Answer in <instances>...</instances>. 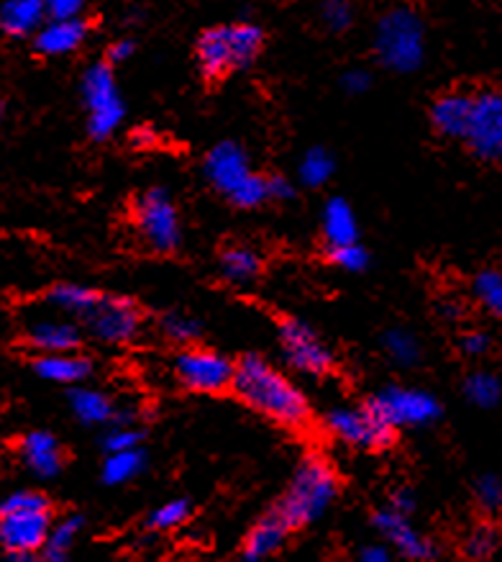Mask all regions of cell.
<instances>
[{
	"instance_id": "cell-1",
	"label": "cell",
	"mask_w": 502,
	"mask_h": 562,
	"mask_svg": "<svg viewBox=\"0 0 502 562\" xmlns=\"http://www.w3.org/2000/svg\"><path fill=\"white\" fill-rule=\"evenodd\" d=\"M231 389L243 404L283 427H303L310 416L306 393L260 355H247L236 362Z\"/></svg>"
},
{
	"instance_id": "cell-2",
	"label": "cell",
	"mask_w": 502,
	"mask_h": 562,
	"mask_svg": "<svg viewBox=\"0 0 502 562\" xmlns=\"http://www.w3.org/2000/svg\"><path fill=\"white\" fill-rule=\"evenodd\" d=\"M52 527V504L42 493L19 491L0 504V547L13 562H32L47 544Z\"/></svg>"
},
{
	"instance_id": "cell-3",
	"label": "cell",
	"mask_w": 502,
	"mask_h": 562,
	"mask_svg": "<svg viewBox=\"0 0 502 562\" xmlns=\"http://www.w3.org/2000/svg\"><path fill=\"white\" fill-rule=\"evenodd\" d=\"M339 493V477L331 465L321 458H308L300 462L293 475L290 488L279 498L275 514L290 531L303 529L306 524L321 519L326 508L333 504Z\"/></svg>"
},
{
	"instance_id": "cell-4",
	"label": "cell",
	"mask_w": 502,
	"mask_h": 562,
	"mask_svg": "<svg viewBox=\"0 0 502 562\" xmlns=\"http://www.w3.org/2000/svg\"><path fill=\"white\" fill-rule=\"evenodd\" d=\"M205 178L239 209H256L264 201H270L267 178L251 172L247 149L236 142H220L208 151Z\"/></svg>"
},
{
	"instance_id": "cell-5",
	"label": "cell",
	"mask_w": 502,
	"mask_h": 562,
	"mask_svg": "<svg viewBox=\"0 0 502 562\" xmlns=\"http://www.w3.org/2000/svg\"><path fill=\"white\" fill-rule=\"evenodd\" d=\"M264 34L254 24H224L203 32L197 40V65L208 80L243 70L260 57Z\"/></svg>"
},
{
	"instance_id": "cell-6",
	"label": "cell",
	"mask_w": 502,
	"mask_h": 562,
	"mask_svg": "<svg viewBox=\"0 0 502 562\" xmlns=\"http://www.w3.org/2000/svg\"><path fill=\"white\" fill-rule=\"evenodd\" d=\"M377 59L392 72H413L423 65L425 29L413 9H392L377 21Z\"/></svg>"
},
{
	"instance_id": "cell-7",
	"label": "cell",
	"mask_w": 502,
	"mask_h": 562,
	"mask_svg": "<svg viewBox=\"0 0 502 562\" xmlns=\"http://www.w3.org/2000/svg\"><path fill=\"white\" fill-rule=\"evenodd\" d=\"M82 103L88 109V134L95 142L109 139V136L121 126L126 116L124 101H121V90L113 78L109 63L90 65L80 82Z\"/></svg>"
},
{
	"instance_id": "cell-8",
	"label": "cell",
	"mask_w": 502,
	"mask_h": 562,
	"mask_svg": "<svg viewBox=\"0 0 502 562\" xmlns=\"http://www.w3.org/2000/svg\"><path fill=\"white\" fill-rule=\"evenodd\" d=\"M134 222L139 229L141 239L147 241L149 249L159 255H170L180 247L182 226L180 214L174 209L172 195L164 188H149L136 199Z\"/></svg>"
},
{
	"instance_id": "cell-9",
	"label": "cell",
	"mask_w": 502,
	"mask_h": 562,
	"mask_svg": "<svg viewBox=\"0 0 502 562\" xmlns=\"http://www.w3.org/2000/svg\"><path fill=\"white\" fill-rule=\"evenodd\" d=\"M367 408L395 431L400 427H425L441 416L436 396L423 389H402V385H387L375 393Z\"/></svg>"
},
{
	"instance_id": "cell-10",
	"label": "cell",
	"mask_w": 502,
	"mask_h": 562,
	"mask_svg": "<svg viewBox=\"0 0 502 562\" xmlns=\"http://www.w3.org/2000/svg\"><path fill=\"white\" fill-rule=\"evenodd\" d=\"M464 142L482 162H502V90H477Z\"/></svg>"
},
{
	"instance_id": "cell-11",
	"label": "cell",
	"mask_w": 502,
	"mask_h": 562,
	"mask_svg": "<svg viewBox=\"0 0 502 562\" xmlns=\"http://www.w3.org/2000/svg\"><path fill=\"white\" fill-rule=\"evenodd\" d=\"M174 375L193 393H224L233 385L236 362L213 349H185L174 357Z\"/></svg>"
},
{
	"instance_id": "cell-12",
	"label": "cell",
	"mask_w": 502,
	"mask_h": 562,
	"mask_svg": "<svg viewBox=\"0 0 502 562\" xmlns=\"http://www.w3.org/2000/svg\"><path fill=\"white\" fill-rule=\"evenodd\" d=\"M279 347L287 364L310 378H323L333 370V355L326 341L300 318H285L279 326Z\"/></svg>"
},
{
	"instance_id": "cell-13",
	"label": "cell",
	"mask_w": 502,
	"mask_h": 562,
	"mask_svg": "<svg viewBox=\"0 0 502 562\" xmlns=\"http://www.w3.org/2000/svg\"><path fill=\"white\" fill-rule=\"evenodd\" d=\"M326 429L344 445L356 450H387L395 442V429L377 419L367 406L349 408L336 406L326 414Z\"/></svg>"
},
{
	"instance_id": "cell-14",
	"label": "cell",
	"mask_w": 502,
	"mask_h": 562,
	"mask_svg": "<svg viewBox=\"0 0 502 562\" xmlns=\"http://www.w3.org/2000/svg\"><path fill=\"white\" fill-rule=\"evenodd\" d=\"M90 331L95 334L101 341H109V345H126L132 341L136 334H139L141 316L139 308L134 306L128 299H116V295H109L98 303V308L88 316Z\"/></svg>"
},
{
	"instance_id": "cell-15",
	"label": "cell",
	"mask_w": 502,
	"mask_h": 562,
	"mask_svg": "<svg viewBox=\"0 0 502 562\" xmlns=\"http://www.w3.org/2000/svg\"><path fill=\"white\" fill-rule=\"evenodd\" d=\"M372 521H375L379 535H383L406 560L431 562L436 558V547H433L429 537H423L421 531L410 524V516H402L398 512H392L390 506H385L372 516Z\"/></svg>"
},
{
	"instance_id": "cell-16",
	"label": "cell",
	"mask_w": 502,
	"mask_h": 562,
	"mask_svg": "<svg viewBox=\"0 0 502 562\" xmlns=\"http://www.w3.org/2000/svg\"><path fill=\"white\" fill-rule=\"evenodd\" d=\"M471 98L467 90H448L431 105V124L446 139H464L471 116Z\"/></svg>"
},
{
	"instance_id": "cell-17",
	"label": "cell",
	"mask_w": 502,
	"mask_h": 562,
	"mask_svg": "<svg viewBox=\"0 0 502 562\" xmlns=\"http://www.w3.org/2000/svg\"><path fill=\"white\" fill-rule=\"evenodd\" d=\"M21 460L24 465L39 477H55L62 473L65 452L62 445L57 442L55 435L49 431H28L19 445Z\"/></svg>"
},
{
	"instance_id": "cell-18",
	"label": "cell",
	"mask_w": 502,
	"mask_h": 562,
	"mask_svg": "<svg viewBox=\"0 0 502 562\" xmlns=\"http://www.w3.org/2000/svg\"><path fill=\"white\" fill-rule=\"evenodd\" d=\"M290 529L285 527L283 519L275 512L262 516L260 521L251 527V531L241 544V562H267L279 547L285 544Z\"/></svg>"
},
{
	"instance_id": "cell-19",
	"label": "cell",
	"mask_w": 502,
	"mask_h": 562,
	"mask_svg": "<svg viewBox=\"0 0 502 562\" xmlns=\"http://www.w3.org/2000/svg\"><path fill=\"white\" fill-rule=\"evenodd\" d=\"M88 40V21L75 19V21H47L39 29V34L34 36L36 49L47 57L70 55Z\"/></svg>"
},
{
	"instance_id": "cell-20",
	"label": "cell",
	"mask_w": 502,
	"mask_h": 562,
	"mask_svg": "<svg viewBox=\"0 0 502 562\" xmlns=\"http://www.w3.org/2000/svg\"><path fill=\"white\" fill-rule=\"evenodd\" d=\"M47 24V3L42 0H9L0 5V29L9 36H32Z\"/></svg>"
},
{
	"instance_id": "cell-21",
	"label": "cell",
	"mask_w": 502,
	"mask_h": 562,
	"mask_svg": "<svg viewBox=\"0 0 502 562\" xmlns=\"http://www.w3.org/2000/svg\"><path fill=\"white\" fill-rule=\"evenodd\" d=\"M323 237L329 249L349 247L360 241V224H356L354 209L344 199H331L323 206Z\"/></svg>"
},
{
	"instance_id": "cell-22",
	"label": "cell",
	"mask_w": 502,
	"mask_h": 562,
	"mask_svg": "<svg viewBox=\"0 0 502 562\" xmlns=\"http://www.w3.org/2000/svg\"><path fill=\"white\" fill-rule=\"evenodd\" d=\"M36 375L44 378L49 383H62V385H75L82 383L93 372V362L88 357H80L75 352L67 355H39L34 362Z\"/></svg>"
},
{
	"instance_id": "cell-23",
	"label": "cell",
	"mask_w": 502,
	"mask_h": 562,
	"mask_svg": "<svg viewBox=\"0 0 502 562\" xmlns=\"http://www.w3.org/2000/svg\"><path fill=\"white\" fill-rule=\"evenodd\" d=\"M28 345L42 355H67L80 347V329L67 322H36L28 329Z\"/></svg>"
},
{
	"instance_id": "cell-24",
	"label": "cell",
	"mask_w": 502,
	"mask_h": 562,
	"mask_svg": "<svg viewBox=\"0 0 502 562\" xmlns=\"http://www.w3.org/2000/svg\"><path fill=\"white\" fill-rule=\"evenodd\" d=\"M70 408L82 424H88V427H101V424L116 419V408H113L111 398L93 389H72Z\"/></svg>"
},
{
	"instance_id": "cell-25",
	"label": "cell",
	"mask_w": 502,
	"mask_h": 562,
	"mask_svg": "<svg viewBox=\"0 0 502 562\" xmlns=\"http://www.w3.org/2000/svg\"><path fill=\"white\" fill-rule=\"evenodd\" d=\"M47 301L55 308L65 311V314L88 318L98 308V303H101V295H98L95 291H90V288H85V285L62 283V285L52 288V291L47 293Z\"/></svg>"
},
{
	"instance_id": "cell-26",
	"label": "cell",
	"mask_w": 502,
	"mask_h": 562,
	"mask_svg": "<svg viewBox=\"0 0 502 562\" xmlns=\"http://www.w3.org/2000/svg\"><path fill=\"white\" fill-rule=\"evenodd\" d=\"M218 268H220V276H224L228 283L241 285L260 276L262 257L251 247H228L226 252L220 255Z\"/></svg>"
},
{
	"instance_id": "cell-27",
	"label": "cell",
	"mask_w": 502,
	"mask_h": 562,
	"mask_svg": "<svg viewBox=\"0 0 502 562\" xmlns=\"http://www.w3.org/2000/svg\"><path fill=\"white\" fill-rule=\"evenodd\" d=\"M82 524H85V519H82L80 514H70V516H65L62 521H57L49 531L47 544H44V550L39 552L42 562H67L75 539H78V535H80Z\"/></svg>"
},
{
	"instance_id": "cell-28",
	"label": "cell",
	"mask_w": 502,
	"mask_h": 562,
	"mask_svg": "<svg viewBox=\"0 0 502 562\" xmlns=\"http://www.w3.org/2000/svg\"><path fill=\"white\" fill-rule=\"evenodd\" d=\"M464 398L477 408H494L502 401V381L490 370H475L464 378Z\"/></svg>"
},
{
	"instance_id": "cell-29",
	"label": "cell",
	"mask_w": 502,
	"mask_h": 562,
	"mask_svg": "<svg viewBox=\"0 0 502 562\" xmlns=\"http://www.w3.org/2000/svg\"><path fill=\"white\" fill-rule=\"evenodd\" d=\"M144 465H147V454H144L141 447H139V450L105 454L103 483L124 485L128 481H134L136 475H141L144 473Z\"/></svg>"
},
{
	"instance_id": "cell-30",
	"label": "cell",
	"mask_w": 502,
	"mask_h": 562,
	"mask_svg": "<svg viewBox=\"0 0 502 562\" xmlns=\"http://www.w3.org/2000/svg\"><path fill=\"white\" fill-rule=\"evenodd\" d=\"M333 170H336V159L329 149L323 147H313L303 155L300 165H298V175L300 182L308 188H321L331 180Z\"/></svg>"
},
{
	"instance_id": "cell-31",
	"label": "cell",
	"mask_w": 502,
	"mask_h": 562,
	"mask_svg": "<svg viewBox=\"0 0 502 562\" xmlns=\"http://www.w3.org/2000/svg\"><path fill=\"white\" fill-rule=\"evenodd\" d=\"M471 293H475L479 306L502 318V270L487 268L477 272L471 280Z\"/></svg>"
},
{
	"instance_id": "cell-32",
	"label": "cell",
	"mask_w": 502,
	"mask_h": 562,
	"mask_svg": "<svg viewBox=\"0 0 502 562\" xmlns=\"http://www.w3.org/2000/svg\"><path fill=\"white\" fill-rule=\"evenodd\" d=\"M500 547V531L492 524H477L475 529L464 537V558L471 562H484L490 560Z\"/></svg>"
},
{
	"instance_id": "cell-33",
	"label": "cell",
	"mask_w": 502,
	"mask_h": 562,
	"mask_svg": "<svg viewBox=\"0 0 502 562\" xmlns=\"http://www.w3.org/2000/svg\"><path fill=\"white\" fill-rule=\"evenodd\" d=\"M383 347H385L387 357H390L392 362L402 364V368H410V364H415L418 360H421V345H418V339L406 329L387 331L383 337Z\"/></svg>"
},
{
	"instance_id": "cell-34",
	"label": "cell",
	"mask_w": 502,
	"mask_h": 562,
	"mask_svg": "<svg viewBox=\"0 0 502 562\" xmlns=\"http://www.w3.org/2000/svg\"><path fill=\"white\" fill-rule=\"evenodd\" d=\"M187 516H190L187 501L185 498H172V501H167V504L157 506L155 512L149 514L147 527L151 531H170V529H178L180 524H185Z\"/></svg>"
},
{
	"instance_id": "cell-35",
	"label": "cell",
	"mask_w": 502,
	"mask_h": 562,
	"mask_svg": "<svg viewBox=\"0 0 502 562\" xmlns=\"http://www.w3.org/2000/svg\"><path fill=\"white\" fill-rule=\"evenodd\" d=\"M475 501L487 514L502 512V475L484 473L475 481Z\"/></svg>"
},
{
	"instance_id": "cell-36",
	"label": "cell",
	"mask_w": 502,
	"mask_h": 562,
	"mask_svg": "<svg viewBox=\"0 0 502 562\" xmlns=\"http://www.w3.org/2000/svg\"><path fill=\"white\" fill-rule=\"evenodd\" d=\"M141 439H144V431L136 429L134 424H113V429L105 431L103 437V450L105 454L139 450Z\"/></svg>"
},
{
	"instance_id": "cell-37",
	"label": "cell",
	"mask_w": 502,
	"mask_h": 562,
	"mask_svg": "<svg viewBox=\"0 0 502 562\" xmlns=\"http://www.w3.org/2000/svg\"><path fill=\"white\" fill-rule=\"evenodd\" d=\"M162 331L170 337L172 341H180V345H190L201 337V324L195 318H190L185 314H170L162 318Z\"/></svg>"
},
{
	"instance_id": "cell-38",
	"label": "cell",
	"mask_w": 502,
	"mask_h": 562,
	"mask_svg": "<svg viewBox=\"0 0 502 562\" xmlns=\"http://www.w3.org/2000/svg\"><path fill=\"white\" fill-rule=\"evenodd\" d=\"M329 255H331V262L341 270L362 272L369 268V252L360 245V241H356V245H349V247L329 249Z\"/></svg>"
},
{
	"instance_id": "cell-39",
	"label": "cell",
	"mask_w": 502,
	"mask_h": 562,
	"mask_svg": "<svg viewBox=\"0 0 502 562\" xmlns=\"http://www.w3.org/2000/svg\"><path fill=\"white\" fill-rule=\"evenodd\" d=\"M321 19L331 32H346L354 21V9L344 0H329V3L321 5Z\"/></svg>"
},
{
	"instance_id": "cell-40",
	"label": "cell",
	"mask_w": 502,
	"mask_h": 562,
	"mask_svg": "<svg viewBox=\"0 0 502 562\" xmlns=\"http://www.w3.org/2000/svg\"><path fill=\"white\" fill-rule=\"evenodd\" d=\"M85 3L82 0H49L47 3V19L49 21H75L82 19Z\"/></svg>"
},
{
	"instance_id": "cell-41",
	"label": "cell",
	"mask_w": 502,
	"mask_h": 562,
	"mask_svg": "<svg viewBox=\"0 0 502 562\" xmlns=\"http://www.w3.org/2000/svg\"><path fill=\"white\" fill-rule=\"evenodd\" d=\"M490 347H492V337L487 331H479V329H471L459 339L461 355H467V357H484L487 352H490Z\"/></svg>"
},
{
	"instance_id": "cell-42",
	"label": "cell",
	"mask_w": 502,
	"mask_h": 562,
	"mask_svg": "<svg viewBox=\"0 0 502 562\" xmlns=\"http://www.w3.org/2000/svg\"><path fill=\"white\" fill-rule=\"evenodd\" d=\"M369 86H372V75L367 70H349L344 72V78H341V88H344L349 95L367 93Z\"/></svg>"
},
{
	"instance_id": "cell-43",
	"label": "cell",
	"mask_w": 502,
	"mask_h": 562,
	"mask_svg": "<svg viewBox=\"0 0 502 562\" xmlns=\"http://www.w3.org/2000/svg\"><path fill=\"white\" fill-rule=\"evenodd\" d=\"M267 193L270 201H287L295 195V186L283 175H272V178H267Z\"/></svg>"
},
{
	"instance_id": "cell-44",
	"label": "cell",
	"mask_w": 502,
	"mask_h": 562,
	"mask_svg": "<svg viewBox=\"0 0 502 562\" xmlns=\"http://www.w3.org/2000/svg\"><path fill=\"white\" fill-rule=\"evenodd\" d=\"M134 52H136V44H134L132 40H118V42H113L111 47H109V63H113V65L126 63V59L132 57Z\"/></svg>"
},
{
	"instance_id": "cell-45",
	"label": "cell",
	"mask_w": 502,
	"mask_h": 562,
	"mask_svg": "<svg viewBox=\"0 0 502 562\" xmlns=\"http://www.w3.org/2000/svg\"><path fill=\"white\" fill-rule=\"evenodd\" d=\"M390 508L392 512H398V514H402V516H410L415 512V496L410 491H395V496H392V501H390Z\"/></svg>"
},
{
	"instance_id": "cell-46",
	"label": "cell",
	"mask_w": 502,
	"mask_h": 562,
	"mask_svg": "<svg viewBox=\"0 0 502 562\" xmlns=\"http://www.w3.org/2000/svg\"><path fill=\"white\" fill-rule=\"evenodd\" d=\"M360 562H390V554H387L385 547L369 544V547H364V550H362Z\"/></svg>"
},
{
	"instance_id": "cell-47",
	"label": "cell",
	"mask_w": 502,
	"mask_h": 562,
	"mask_svg": "<svg viewBox=\"0 0 502 562\" xmlns=\"http://www.w3.org/2000/svg\"><path fill=\"white\" fill-rule=\"evenodd\" d=\"M132 142L136 147H149V144H155V132L151 128H136L132 134Z\"/></svg>"
}]
</instances>
